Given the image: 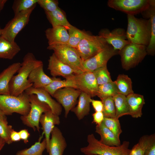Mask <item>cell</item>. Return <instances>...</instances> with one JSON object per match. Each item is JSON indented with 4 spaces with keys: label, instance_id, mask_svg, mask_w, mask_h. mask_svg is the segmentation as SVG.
<instances>
[{
    "label": "cell",
    "instance_id": "6da1fadb",
    "mask_svg": "<svg viewBox=\"0 0 155 155\" xmlns=\"http://www.w3.org/2000/svg\"><path fill=\"white\" fill-rule=\"evenodd\" d=\"M42 64V61L37 60L32 53L28 52L26 54L18 73L13 77L10 82V94L18 96L32 86V84L28 80L29 75L34 69Z\"/></svg>",
    "mask_w": 155,
    "mask_h": 155
},
{
    "label": "cell",
    "instance_id": "7a4b0ae2",
    "mask_svg": "<svg viewBox=\"0 0 155 155\" xmlns=\"http://www.w3.org/2000/svg\"><path fill=\"white\" fill-rule=\"evenodd\" d=\"M127 27L126 31L127 39L131 43L148 45L151 37V26L150 19L138 18L127 15Z\"/></svg>",
    "mask_w": 155,
    "mask_h": 155
},
{
    "label": "cell",
    "instance_id": "3957f363",
    "mask_svg": "<svg viewBox=\"0 0 155 155\" xmlns=\"http://www.w3.org/2000/svg\"><path fill=\"white\" fill-rule=\"evenodd\" d=\"M87 141V146L80 149L85 155H128L131 150L128 141H123L119 146H109L101 143L92 133L88 135Z\"/></svg>",
    "mask_w": 155,
    "mask_h": 155
},
{
    "label": "cell",
    "instance_id": "277c9868",
    "mask_svg": "<svg viewBox=\"0 0 155 155\" xmlns=\"http://www.w3.org/2000/svg\"><path fill=\"white\" fill-rule=\"evenodd\" d=\"M30 109L29 95L25 92L18 96L0 95V110L5 115L16 113L25 116Z\"/></svg>",
    "mask_w": 155,
    "mask_h": 155
},
{
    "label": "cell",
    "instance_id": "5b68a950",
    "mask_svg": "<svg viewBox=\"0 0 155 155\" xmlns=\"http://www.w3.org/2000/svg\"><path fill=\"white\" fill-rule=\"evenodd\" d=\"M47 49L54 53L60 61L80 73L85 72L82 60L76 49L67 44L49 45Z\"/></svg>",
    "mask_w": 155,
    "mask_h": 155
},
{
    "label": "cell",
    "instance_id": "8992f818",
    "mask_svg": "<svg viewBox=\"0 0 155 155\" xmlns=\"http://www.w3.org/2000/svg\"><path fill=\"white\" fill-rule=\"evenodd\" d=\"M147 46L130 43L119 51L122 68L127 70L135 67L147 55Z\"/></svg>",
    "mask_w": 155,
    "mask_h": 155
},
{
    "label": "cell",
    "instance_id": "52a82bcc",
    "mask_svg": "<svg viewBox=\"0 0 155 155\" xmlns=\"http://www.w3.org/2000/svg\"><path fill=\"white\" fill-rule=\"evenodd\" d=\"M108 44L105 40L100 36L87 33L75 49L82 61H84L94 55Z\"/></svg>",
    "mask_w": 155,
    "mask_h": 155
},
{
    "label": "cell",
    "instance_id": "ba28073f",
    "mask_svg": "<svg viewBox=\"0 0 155 155\" xmlns=\"http://www.w3.org/2000/svg\"><path fill=\"white\" fill-rule=\"evenodd\" d=\"M30 109L28 114L21 116L20 119L22 123L32 128L34 131H39V120L41 115L46 111L51 110L46 103L40 101L35 94L29 95Z\"/></svg>",
    "mask_w": 155,
    "mask_h": 155
},
{
    "label": "cell",
    "instance_id": "9c48e42d",
    "mask_svg": "<svg viewBox=\"0 0 155 155\" xmlns=\"http://www.w3.org/2000/svg\"><path fill=\"white\" fill-rule=\"evenodd\" d=\"M36 6L15 15L2 29L1 36L11 42H15L17 34L28 24L30 15Z\"/></svg>",
    "mask_w": 155,
    "mask_h": 155
},
{
    "label": "cell",
    "instance_id": "30bf717a",
    "mask_svg": "<svg viewBox=\"0 0 155 155\" xmlns=\"http://www.w3.org/2000/svg\"><path fill=\"white\" fill-rule=\"evenodd\" d=\"M152 0H109L108 7L116 10L135 15L147 9L150 5Z\"/></svg>",
    "mask_w": 155,
    "mask_h": 155
},
{
    "label": "cell",
    "instance_id": "8fae6325",
    "mask_svg": "<svg viewBox=\"0 0 155 155\" xmlns=\"http://www.w3.org/2000/svg\"><path fill=\"white\" fill-rule=\"evenodd\" d=\"M65 79L71 80L76 89L86 93L91 98L97 96L98 85L93 72L74 74Z\"/></svg>",
    "mask_w": 155,
    "mask_h": 155
},
{
    "label": "cell",
    "instance_id": "7c38bea8",
    "mask_svg": "<svg viewBox=\"0 0 155 155\" xmlns=\"http://www.w3.org/2000/svg\"><path fill=\"white\" fill-rule=\"evenodd\" d=\"M119 51L115 50L108 44L101 51L86 60L82 61L85 72H93L97 69L107 65L108 60L113 57L119 54Z\"/></svg>",
    "mask_w": 155,
    "mask_h": 155
},
{
    "label": "cell",
    "instance_id": "4fadbf2b",
    "mask_svg": "<svg viewBox=\"0 0 155 155\" xmlns=\"http://www.w3.org/2000/svg\"><path fill=\"white\" fill-rule=\"evenodd\" d=\"M81 92L74 88L67 87L60 89L54 93L53 97L64 108L65 117L77 104Z\"/></svg>",
    "mask_w": 155,
    "mask_h": 155
},
{
    "label": "cell",
    "instance_id": "5bb4252c",
    "mask_svg": "<svg viewBox=\"0 0 155 155\" xmlns=\"http://www.w3.org/2000/svg\"><path fill=\"white\" fill-rule=\"evenodd\" d=\"M98 35L104 38L115 50L119 51L131 43L127 39L125 30L121 28H116L111 31L108 29H103L99 32Z\"/></svg>",
    "mask_w": 155,
    "mask_h": 155
},
{
    "label": "cell",
    "instance_id": "9a60e30c",
    "mask_svg": "<svg viewBox=\"0 0 155 155\" xmlns=\"http://www.w3.org/2000/svg\"><path fill=\"white\" fill-rule=\"evenodd\" d=\"M51 135V138L46 148L47 152L49 155H63L67 144L61 130L55 126Z\"/></svg>",
    "mask_w": 155,
    "mask_h": 155
},
{
    "label": "cell",
    "instance_id": "2e32d148",
    "mask_svg": "<svg viewBox=\"0 0 155 155\" xmlns=\"http://www.w3.org/2000/svg\"><path fill=\"white\" fill-rule=\"evenodd\" d=\"M28 95L34 94L41 101L46 104L50 107L53 114L60 115L62 112L61 105L51 97L50 94L44 88H36L32 86L26 89L25 91Z\"/></svg>",
    "mask_w": 155,
    "mask_h": 155
},
{
    "label": "cell",
    "instance_id": "e0dca14e",
    "mask_svg": "<svg viewBox=\"0 0 155 155\" xmlns=\"http://www.w3.org/2000/svg\"><path fill=\"white\" fill-rule=\"evenodd\" d=\"M47 69L53 77L61 76L66 79L73 74L78 73L70 67L60 61L54 53L49 57Z\"/></svg>",
    "mask_w": 155,
    "mask_h": 155
},
{
    "label": "cell",
    "instance_id": "ac0fdd59",
    "mask_svg": "<svg viewBox=\"0 0 155 155\" xmlns=\"http://www.w3.org/2000/svg\"><path fill=\"white\" fill-rule=\"evenodd\" d=\"M60 123L59 116L53 114L51 110L43 113L41 116L39 123L42 127L43 134L45 135L46 148L48 146L52 130L55 125H59Z\"/></svg>",
    "mask_w": 155,
    "mask_h": 155
},
{
    "label": "cell",
    "instance_id": "d6986e66",
    "mask_svg": "<svg viewBox=\"0 0 155 155\" xmlns=\"http://www.w3.org/2000/svg\"><path fill=\"white\" fill-rule=\"evenodd\" d=\"M45 35L49 45L56 44H67L69 34L67 30L62 26H57L47 29Z\"/></svg>",
    "mask_w": 155,
    "mask_h": 155
},
{
    "label": "cell",
    "instance_id": "ffe728a7",
    "mask_svg": "<svg viewBox=\"0 0 155 155\" xmlns=\"http://www.w3.org/2000/svg\"><path fill=\"white\" fill-rule=\"evenodd\" d=\"M21 66V63H12L4 69L0 73V95H10L9 84L15 74L18 72Z\"/></svg>",
    "mask_w": 155,
    "mask_h": 155
},
{
    "label": "cell",
    "instance_id": "44dd1931",
    "mask_svg": "<svg viewBox=\"0 0 155 155\" xmlns=\"http://www.w3.org/2000/svg\"><path fill=\"white\" fill-rule=\"evenodd\" d=\"M145 19H150L151 33L149 44L146 47L147 54L154 56L155 53V0H152L149 7L141 13Z\"/></svg>",
    "mask_w": 155,
    "mask_h": 155
},
{
    "label": "cell",
    "instance_id": "7402d4cb",
    "mask_svg": "<svg viewBox=\"0 0 155 155\" xmlns=\"http://www.w3.org/2000/svg\"><path fill=\"white\" fill-rule=\"evenodd\" d=\"M28 80L30 83L32 84L33 87L44 88L53 81V79L44 73L43 65L42 64L35 68L31 71Z\"/></svg>",
    "mask_w": 155,
    "mask_h": 155
},
{
    "label": "cell",
    "instance_id": "603a6c76",
    "mask_svg": "<svg viewBox=\"0 0 155 155\" xmlns=\"http://www.w3.org/2000/svg\"><path fill=\"white\" fill-rule=\"evenodd\" d=\"M126 97L129 115L134 118L141 117L142 115V108L145 104L143 96L133 93Z\"/></svg>",
    "mask_w": 155,
    "mask_h": 155
},
{
    "label": "cell",
    "instance_id": "cb8c5ba5",
    "mask_svg": "<svg viewBox=\"0 0 155 155\" xmlns=\"http://www.w3.org/2000/svg\"><path fill=\"white\" fill-rule=\"evenodd\" d=\"M91 98L88 94L81 92L78 97L77 105L71 110L79 120L82 119L89 114Z\"/></svg>",
    "mask_w": 155,
    "mask_h": 155
},
{
    "label": "cell",
    "instance_id": "d4e9b609",
    "mask_svg": "<svg viewBox=\"0 0 155 155\" xmlns=\"http://www.w3.org/2000/svg\"><path fill=\"white\" fill-rule=\"evenodd\" d=\"M95 129V132L100 136L99 141L101 143L111 146H119L121 145L120 140L118 139L103 123L96 125Z\"/></svg>",
    "mask_w": 155,
    "mask_h": 155
},
{
    "label": "cell",
    "instance_id": "484cf974",
    "mask_svg": "<svg viewBox=\"0 0 155 155\" xmlns=\"http://www.w3.org/2000/svg\"><path fill=\"white\" fill-rule=\"evenodd\" d=\"M20 47L15 42H11L0 37V58L11 60L20 51Z\"/></svg>",
    "mask_w": 155,
    "mask_h": 155
},
{
    "label": "cell",
    "instance_id": "4316f807",
    "mask_svg": "<svg viewBox=\"0 0 155 155\" xmlns=\"http://www.w3.org/2000/svg\"><path fill=\"white\" fill-rule=\"evenodd\" d=\"M46 17L52 27L62 26L67 30L72 26L68 21L63 12L59 8L51 12H45Z\"/></svg>",
    "mask_w": 155,
    "mask_h": 155
},
{
    "label": "cell",
    "instance_id": "83f0119b",
    "mask_svg": "<svg viewBox=\"0 0 155 155\" xmlns=\"http://www.w3.org/2000/svg\"><path fill=\"white\" fill-rule=\"evenodd\" d=\"M114 82L119 94L127 96L134 93L132 88L131 80L127 75L119 74Z\"/></svg>",
    "mask_w": 155,
    "mask_h": 155
},
{
    "label": "cell",
    "instance_id": "f1b7e54d",
    "mask_svg": "<svg viewBox=\"0 0 155 155\" xmlns=\"http://www.w3.org/2000/svg\"><path fill=\"white\" fill-rule=\"evenodd\" d=\"M116 111L115 118L119 119L121 117L129 115L128 106L126 97L120 94H117L113 97Z\"/></svg>",
    "mask_w": 155,
    "mask_h": 155
},
{
    "label": "cell",
    "instance_id": "f546056e",
    "mask_svg": "<svg viewBox=\"0 0 155 155\" xmlns=\"http://www.w3.org/2000/svg\"><path fill=\"white\" fill-rule=\"evenodd\" d=\"M52 78L53 81L44 88L52 96L56 91L63 88L70 87L76 89L73 82L69 79L62 80L60 78L56 77Z\"/></svg>",
    "mask_w": 155,
    "mask_h": 155
},
{
    "label": "cell",
    "instance_id": "4dcf8cb0",
    "mask_svg": "<svg viewBox=\"0 0 155 155\" xmlns=\"http://www.w3.org/2000/svg\"><path fill=\"white\" fill-rule=\"evenodd\" d=\"M42 136L38 141L28 148H26L18 151L16 155H43V153L46 149V144L44 138L41 142Z\"/></svg>",
    "mask_w": 155,
    "mask_h": 155
},
{
    "label": "cell",
    "instance_id": "1f68e13d",
    "mask_svg": "<svg viewBox=\"0 0 155 155\" xmlns=\"http://www.w3.org/2000/svg\"><path fill=\"white\" fill-rule=\"evenodd\" d=\"M119 93L114 82L98 86L97 96L101 100L108 97H113Z\"/></svg>",
    "mask_w": 155,
    "mask_h": 155
},
{
    "label": "cell",
    "instance_id": "d6a6232c",
    "mask_svg": "<svg viewBox=\"0 0 155 155\" xmlns=\"http://www.w3.org/2000/svg\"><path fill=\"white\" fill-rule=\"evenodd\" d=\"M67 30L69 34L67 44L75 48L88 33L72 25Z\"/></svg>",
    "mask_w": 155,
    "mask_h": 155
},
{
    "label": "cell",
    "instance_id": "836d02e7",
    "mask_svg": "<svg viewBox=\"0 0 155 155\" xmlns=\"http://www.w3.org/2000/svg\"><path fill=\"white\" fill-rule=\"evenodd\" d=\"M38 0H15L13 1L12 8L16 15L19 13L27 10L36 6Z\"/></svg>",
    "mask_w": 155,
    "mask_h": 155
},
{
    "label": "cell",
    "instance_id": "e575fe53",
    "mask_svg": "<svg viewBox=\"0 0 155 155\" xmlns=\"http://www.w3.org/2000/svg\"><path fill=\"white\" fill-rule=\"evenodd\" d=\"M93 73L98 86L113 82L107 65L97 69Z\"/></svg>",
    "mask_w": 155,
    "mask_h": 155
},
{
    "label": "cell",
    "instance_id": "d590c367",
    "mask_svg": "<svg viewBox=\"0 0 155 155\" xmlns=\"http://www.w3.org/2000/svg\"><path fill=\"white\" fill-rule=\"evenodd\" d=\"M13 129L11 125H8L6 116L0 118V137L8 144L13 142L11 140L10 135Z\"/></svg>",
    "mask_w": 155,
    "mask_h": 155
},
{
    "label": "cell",
    "instance_id": "8d00e7d4",
    "mask_svg": "<svg viewBox=\"0 0 155 155\" xmlns=\"http://www.w3.org/2000/svg\"><path fill=\"white\" fill-rule=\"evenodd\" d=\"M102 123L118 139H120V135L122 131L119 119L116 118L104 117Z\"/></svg>",
    "mask_w": 155,
    "mask_h": 155
},
{
    "label": "cell",
    "instance_id": "74e56055",
    "mask_svg": "<svg viewBox=\"0 0 155 155\" xmlns=\"http://www.w3.org/2000/svg\"><path fill=\"white\" fill-rule=\"evenodd\" d=\"M103 104L102 113L104 117L115 118L116 108L112 97H108L101 100Z\"/></svg>",
    "mask_w": 155,
    "mask_h": 155
},
{
    "label": "cell",
    "instance_id": "f35d334b",
    "mask_svg": "<svg viewBox=\"0 0 155 155\" xmlns=\"http://www.w3.org/2000/svg\"><path fill=\"white\" fill-rule=\"evenodd\" d=\"M149 135H145L141 137L138 142L131 149L128 155H143L147 145Z\"/></svg>",
    "mask_w": 155,
    "mask_h": 155
},
{
    "label": "cell",
    "instance_id": "ab89813d",
    "mask_svg": "<svg viewBox=\"0 0 155 155\" xmlns=\"http://www.w3.org/2000/svg\"><path fill=\"white\" fill-rule=\"evenodd\" d=\"M45 12H51L59 8V3L56 0H38L37 2Z\"/></svg>",
    "mask_w": 155,
    "mask_h": 155
},
{
    "label": "cell",
    "instance_id": "60d3db41",
    "mask_svg": "<svg viewBox=\"0 0 155 155\" xmlns=\"http://www.w3.org/2000/svg\"><path fill=\"white\" fill-rule=\"evenodd\" d=\"M143 155H155V135H149L147 145Z\"/></svg>",
    "mask_w": 155,
    "mask_h": 155
},
{
    "label": "cell",
    "instance_id": "b9f144b4",
    "mask_svg": "<svg viewBox=\"0 0 155 155\" xmlns=\"http://www.w3.org/2000/svg\"><path fill=\"white\" fill-rule=\"evenodd\" d=\"M92 116L93 122L96 125H100L102 123L104 117L102 112H95L92 114Z\"/></svg>",
    "mask_w": 155,
    "mask_h": 155
},
{
    "label": "cell",
    "instance_id": "7bdbcfd3",
    "mask_svg": "<svg viewBox=\"0 0 155 155\" xmlns=\"http://www.w3.org/2000/svg\"><path fill=\"white\" fill-rule=\"evenodd\" d=\"M91 103L95 112H102L103 110V104L101 100H91Z\"/></svg>",
    "mask_w": 155,
    "mask_h": 155
},
{
    "label": "cell",
    "instance_id": "ee69618b",
    "mask_svg": "<svg viewBox=\"0 0 155 155\" xmlns=\"http://www.w3.org/2000/svg\"><path fill=\"white\" fill-rule=\"evenodd\" d=\"M18 132L21 139L25 143L27 144L28 142V138L30 136L28 130L26 129H22Z\"/></svg>",
    "mask_w": 155,
    "mask_h": 155
},
{
    "label": "cell",
    "instance_id": "f6af8a7d",
    "mask_svg": "<svg viewBox=\"0 0 155 155\" xmlns=\"http://www.w3.org/2000/svg\"><path fill=\"white\" fill-rule=\"evenodd\" d=\"M11 140L12 142L20 141L21 139L18 132L13 129L11 131L10 135Z\"/></svg>",
    "mask_w": 155,
    "mask_h": 155
},
{
    "label": "cell",
    "instance_id": "bcb514c9",
    "mask_svg": "<svg viewBox=\"0 0 155 155\" xmlns=\"http://www.w3.org/2000/svg\"><path fill=\"white\" fill-rule=\"evenodd\" d=\"M5 143V140L0 137V152Z\"/></svg>",
    "mask_w": 155,
    "mask_h": 155
},
{
    "label": "cell",
    "instance_id": "7dc6e473",
    "mask_svg": "<svg viewBox=\"0 0 155 155\" xmlns=\"http://www.w3.org/2000/svg\"><path fill=\"white\" fill-rule=\"evenodd\" d=\"M7 0H0V12L3 9Z\"/></svg>",
    "mask_w": 155,
    "mask_h": 155
},
{
    "label": "cell",
    "instance_id": "c3c4849f",
    "mask_svg": "<svg viewBox=\"0 0 155 155\" xmlns=\"http://www.w3.org/2000/svg\"><path fill=\"white\" fill-rule=\"evenodd\" d=\"M6 116L0 110V118Z\"/></svg>",
    "mask_w": 155,
    "mask_h": 155
},
{
    "label": "cell",
    "instance_id": "681fc988",
    "mask_svg": "<svg viewBox=\"0 0 155 155\" xmlns=\"http://www.w3.org/2000/svg\"><path fill=\"white\" fill-rule=\"evenodd\" d=\"M2 29L0 26V37L1 36L2 34Z\"/></svg>",
    "mask_w": 155,
    "mask_h": 155
}]
</instances>
